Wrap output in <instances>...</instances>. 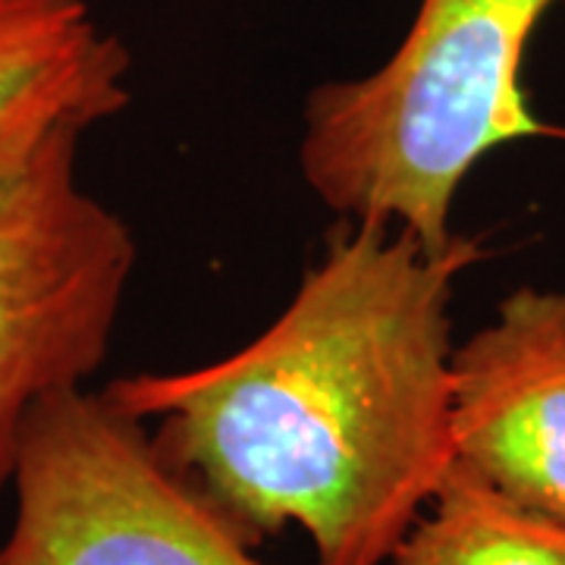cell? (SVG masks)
Masks as SVG:
<instances>
[{
	"mask_svg": "<svg viewBox=\"0 0 565 565\" xmlns=\"http://www.w3.org/2000/svg\"><path fill=\"white\" fill-rule=\"evenodd\" d=\"M478 255L340 221L258 340L104 393L252 544L299 525L315 565H384L456 462L449 302Z\"/></svg>",
	"mask_w": 565,
	"mask_h": 565,
	"instance_id": "obj_1",
	"label": "cell"
},
{
	"mask_svg": "<svg viewBox=\"0 0 565 565\" xmlns=\"http://www.w3.org/2000/svg\"><path fill=\"white\" fill-rule=\"evenodd\" d=\"M556 0H422L390 61L305 102L299 167L340 221L393 223L430 252L459 236L449 217L471 167L541 132L522 63Z\"/></svg>",
	"mask_w": 565,
	"mask_h": 565,
	"instance_id": "obj_2",
	"label": "cell"
},
{
	"mask_svg": "<svg viewBox=\"0 0 565 565\" xmlns=\"http://www.w3.org/2000/svg\"><path fill=\"white\" fill-rule=\"evenodd\" d=\"M102 120L47 107L0 139V490L29 412L104 364L136 267L132 230L79 182V141Z\"/></svg>",
	"mask_w": 565,
	"mask_h": 565,
	"instance_id": "obj_3",
	"label": "cell"
},
{
	"mask_svg": "<svg viewBox=\"0 0 565 565\" xmlns=\"http://www.w3.org/2000/svg\"><path fill=\"white\" fill-rule=\"evenodd\" d=\"M0 565H264L107 393L66 386L22 424Z\"/></svg>",
	"mask_w": 565,
	"mask_h": 565,
	"instance_id": "obj_4",
	"label": "cell"
},
{
	"mask_svg": "<svg viewBox=\"0 0 565 565\" xmlns=\"http://www.w3.org/2000/svg\"><path fill=\"white\" fill-rule=\"evenodd\" d=\"M456 459L565 525V286L515 289L452 352Z\"/></svg>",
	"mask_w": 565,
	"mask_h": 565,
	"instance_id": "obj_5",
	"label": "cell"
},
{
	"mask_svg": "<svg viewBox=\"0 0 565 565\" xmlns=\"http://www.w3.org/2000/svg\"><path fill=\"white\" fill-rule=\"evenodd\" d=\"M129 51L85 0H0V139L47 107L120 114Z\"/></svg>",
	"mask_w": 565,
	"mask_h": 565,
	"instance_id": "obj_6",
	"label": "cell"
},
{
	"mask_svg": "<svg viewBox=\"0 0 565 565\" xmlns=\"http://www.w3.org/2000/svg\"><path fill=\"white\" fill-rule=\"evenodd\" d=\"M384 565H565V525L512 503L456 459Z\"/></svg>",
	"mask_w": 565,
	"mask_h": 565,
	"instance_id": "obj_7",
	"label": "cell"
}]
</instances>
